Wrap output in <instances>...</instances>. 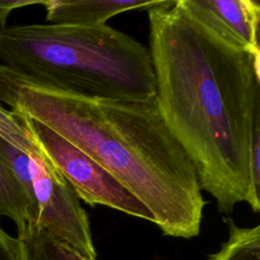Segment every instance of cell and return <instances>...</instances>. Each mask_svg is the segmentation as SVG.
<instances>
[{
	"instance_id": "obj_1",
	"label": "cell",
	"mask_w": 260,
	"mask_h": 260,
	"mask_svg": "<svg viewBox=\"0 0 260 260\" xmlns=\"http://www.w3.org/2000/svg\"><path fill=\"white\" fill-rule=\"evenodd\" d=\"M148 12L155 101L193 164L200 189L231 215L250 206V159L260 128V54L230 45L181 0Z\"/></svg>"
},
{
	"instance_id": "obj_2",
	"label": "cell",
	"mask_w": 260,
	"mask_h": 260,
	"mask_svg": "<svg viewBox=\"0 0 260 260\" xmlns=\"http://www.w3.org/2000/svg\"><path fill=\"white\" fill-rule=\"evenodd\" d=\"M0 104L63 136L102 166L171 237L200 231L205 200L193 164L166 125L155 98L108 100L34 85L0 62Z\"/></svg>"
},
{
	"instance_id": "obj_3",
	"label": "cell",
	"mask_w": 260,
	"mask_h": 260,
	"mask_svg": "<svg viewBox=\"0 0 260 260\" xmlns=\"http://www.w3.org/2000/svg\"><path fill=\"white\" fill-rule=\"evenodd\" d=\"M0 60L44 88L108 100L155 98L148 48L107 24L0 26Z\"/></svg>"
},
{
	"instance_id": "obj_4",
	"label": "cell",
	"mask_w": 260,
	"mask_h": 260,
	"mask_svg": "<svg viewBox=\"0 0 260 260\" xmlns=\"http://www.w3.org/2000/svg\"><path fill=\"white\" fill-rule=\"evenodd\" d=\"M18 116L78 199L91 206L105 205L154 223L151 212L102 166L43 123Z\"/></svg>"
},
{
	"instance_id": "obj_5",
	"label": "cell",
	"mask_w": 260,
	"mask_h": 260,
	"mask_svg": "<svg viewBox=\"0 0 260 260\" xmlns=\"http://www.w3.org/2000/svg\"><path fill=\"white\" fill-rule=\"evenodd\" d=\"M197 20L232 46L260 54V4L254 0H181Z\"/></svg>"
},
{
	"instance_id": "obj_6",
	"label": "cell",
	"mask_w": 260,
	"mask_h": 260,
	"mask_svg": "<svg viewBox=\"0 0 260 260\" xmlns=\"http://www.w3.org/2000/svg\"><path fill=\"white\" fill-rule=\"evenodd\" d=\"M166 0H44L46 20L54 24L96 26L129 10H150Z\"/></svg>"
},
{
	"instance_id": "obj_7",
	"label": "cell",
	"mask_w": 260,
	"mask_h": 260,
	"mask_svg": "<svg viewBox=\"0 0 260 260\" xmlns=\"http://www.w3.org/2000/svg\"><path fill=\"white\" fill-rule=\"evenodd\" d=\"M18 260H92L38 224L17 230Z\"/></svg>"
},
{
	"instance_id": "obj_8",
	"label": "cell",
	"mask_w": 260,
	"mask_h": 260,
	"mask_svg": "<svg viewBox=\"0 0 260 260\" xmlns=\"http://www.w3.org/2000/svg\"><path fill=\"white\" fill-rule=\"evenodd\" d=\"M14 221L17 230L26 224H37L38 214L22 185L0 152V218Z\"/></svg>"
},
{
	"instance_id": "obj_9",
	"label": "cell",
	"mask_w": 260,
	"mask_h": 260,
	"mask_svg": "<svg viewBox=\"0 0 260 260\" xmlns=\"http://www.w3.org/2000/svg\"><path fill=\"white\" fill-rule=\"evenodd\" d=\"M229 239L208 260H260V225L240 228L229 218Z\"/></svg>"
},
{
	"instance_id": "obj_10",
	"label": "cell",
	"mask_w": 260,
	"mask_h": 260,
	"mask_svg": "<svg viewBox=\"0 0 260 260\" xmlns=\"http://www.w3.org/2000/svg\"><path fill=\"white\" fill-rule=\"evenodd\" d=\"M0 260H18L16 238H12L0 226Z\"/></svg>"
},
{
	"instance_id": "obj_11",
	"label": "cell",
	"mask_w": 260,
	"mask_h": 260,
	"mask_svg": "<svg viewBox=\"0 0 260 260\" xmlns=\"http://www.w3.org/2000/svg\"><path fill=\"white\" fill-rule=\"evenodd\" d=\"M44 0H0V26L7 25V18L12 10L29 6L43 4Z\"/></svg>"
}]
</instances>
